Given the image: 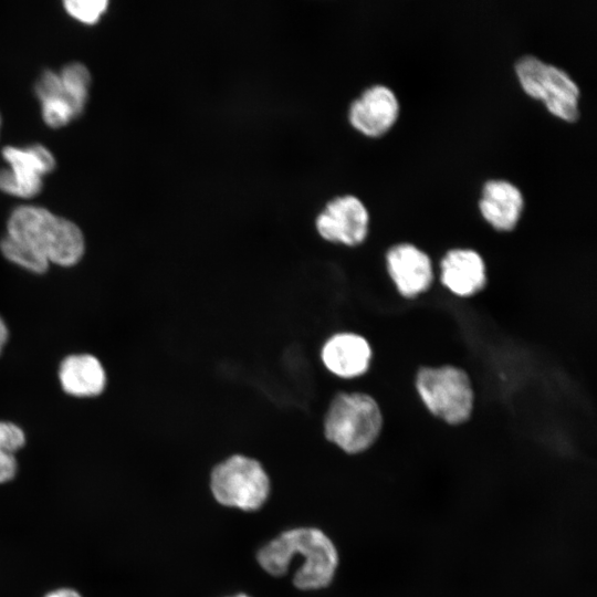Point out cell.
Here are the masks:
<instances>
[{
    "instance_id": "obj_13",
    "label": "cell",
    "mask_w": 597,
    "mask_h": 597,
    "mask_svg": "<svg viewBox=\"0 0 597 597\" xmlns=\"http://www.w3.org/2000/svg\"><path fill=\"white\" fill-rule=\"evenodd\" d=\"M524 207L520 188L506 179H489L482 186L479 209L484 220L499 231H511Z\"/></svg>"
},
{
    "instance_id": "obj_21",
    "label": "cell",
    "mask_w": 597,
    "mask_h": 597,
    "mask_svg": "<svg viewBox=\"0 0 597 597\" xmlns=\"http://www.w3.org/2000/svg\"><path fill=\"white\" fill-rule=\"evenodd\" d=\"M8 338H9L8 326L6 322L3 321V318L0 316V355L8 342Z\"/></svg>"
},
{
    "instance_id": "obj_18",
    "label": "cell",
    "mask_w": 597,
    "mask_h": 597,
    "mask_svg": "<svg viewBox=\"0 0 597 597\" xmlns=\"http://www.w3.org/2000/svg\"><path fill=\"white\" fill-rule=\"evenodd\" d=\"M27 437L17 423L0 420V450L15 453L24 447Z\"/></svg>"
},
{
    "instance_id": "obj_22",
    "label": "cell",
    "mask_w": 597,
    "mask_h": 597,
    "mask_svg": "<svg viewBox=\"0 0 597 597\" xmlns=\"http://www.w3.org/2000/svg\"><path fill=\"white\" fill-rule=\"evenodd\" d=\"M230 597H250V596H248V595H245V594H238V595H235V596H230Z\"/></svg>"
},
{
    "instance_id": "obj_15",
    "label": "cell",
    "mask_w": 597,
    "mask_h": 597,
    "mask_svg": "<svg viewBox=\"0 0 597 597\" xmlns=\"http://www.w3.org/2000/svg\"><path fill=\"white\" fill-rule=\"evenodd\" d=\"M61 83L75 108L82 114L91 84L88 70L81 63L74 62L64 66L59 73Z\"/></svg>"
},
{
    "instance_id": "obj_2",
    "label": "cell",
    "mask_w": 597,
    "mask_h": 597,
    "mask_svg": "<svg viewBox=\"0 0 597 597\" xmlns=\"http://www.w3.org/2000/svg\"><path fill=\"white\" fill-rule=\"evenodd\" d=\"M7 235L46 260L50 265H76L85 252L81 229L72 221L36 206L15 208L7 222Z\"/></svg>"
},
{
    "instance_id": "obj_9",
    "label": "cell",
    "mask_w": 597,
    "mask_h": 597,
    "mask_svg": "<svg viewBox=\"0 0 597 597\" xmlns=\"http://www.w3.org/2000/svg\"><path fill=\"white\" fill-rule=\"evenodd\" d=\"M386 269L398 293L412 298L426 292L433 281L430 256L410 242L391 245L385 255Z\"/></svg>"
},
{
    "instance_id": "obj_6",
    "label": "cell",
    "mask_w": 597,
    "mask_h": 597,
    "mask_svg": "<svg viewBox=\"0 0 597 597\" xmlns=\"http://www.w3.org/2000/svg\"><path fill=\"white\" fill-rule=\"evenodd\" d=\"M514 67L526 94L543 101L547 109L562 119L578 118L579 87L565 70L533 54L519 57Z\"/></svg>"
},
{
    "instance_id": "obj_10",
    "label": "cell",
    "mask_w": 597,
    "mask_h": 597,
    "mask_svg": "<svg viewBox=\"0 0 597 597\" xmlns=\"http://www.w3.org/2000/svg\"><path fill=\"white\" fill-rule=\"evenodd\" d=\"M320 358L328 373L337 378L349 380L368 371L373 348L368 339L358 333L336 332L322 344Z\"/></svg>"
},
{
    "instance_id": "obj_23",
    "label": "cell",
    "mask_w": 597,
    "mask_h": 597,
    "mask_svg": "<svg viewBox=\"0 0 597 597\" xmlns=\"http://www.w3.org/2000/svg\"><path fill=\"white\" fill-rule=\"evenodd\" d=\"M0 125H1V118H0Z\"/></svg>"
},
{
    "instance_id": "obj_11",
    "label": "cell",
    "mask_w": 597,
    "mask_h": 597,
    "mask_svg": "<svg viewBox=\"0 0 597 597\" xmlns=\"http://www.w3.org/2000/svg\"><path fill=\"white\" fill-rule=\"evenodd\" d=\"M399 115V101L385 84L366 87L349 105L348 119L353 127L366 136L386 133Z\"/></svg>"
},
{
    "instance_id": "obj_20",
    "label": "cell",
    "mask_w": 597,
    "mask_h": 597,
    "mask_svg": "<svg viewBox=\"0 0 597 597\" xmlns=\"http://www.w3.org/2000/svg\"><path fill=\"white\" fill-rule=\"evenodd\" d=\"M43 597H82V595L70 587H61L49 591Z\"/></svg>"
},
{
    "instance_id": "obj_17",
    "label": "cell",
    "mask_w": 597,
    "mask_h": 597,
    "mask_svg": "<svg viewBox=\"0 0 597 597\" xmlns=\"http://www.w3.org/2000/svg\"><path fill=\"white\" fill-rule=\"evenodd\" d=\"M108 2L105 0H67L64 2L65 10L74 19L94 24L105 12Z\"/></svg>"
},
{
    "instance_id": "obj_7",
    "label": "cell",
    "mask_w": 597,
    "mask_h": 597,
    "mask_svg": "<svg viewBox=\"0 0 597 597\" xmlns=\"http://www.w3.org/2000/svg\"><path fill=\"white\" fill-rule=\"evenodd\" d=\"M2 156L9 168L0 169V189L11 196L32 198L42 189V178L55 167L51 151L42 145L8 146Z\"/></svg>"
},
{
    "instance_id": "obj_16",
    "label": "cell",
    "mask_w": 597,
    "mask_h": 597,
    "mask_svg": "<svg viewBox=\"0 0 597 597\" xmlns=\"http://www.w3.org/2000/svg\"><path fill=\"white\" fill-rule=\"evenodd\" d=\"M0 251L9 262L28 272L43 274L50 268L46 260L7 234L0 240Z\"/></svg>"
},
{
    "instance_id": "obj_14",
    "label": "cell",
    "mask_w": 597,
    "mask_h": 597,
    "mask_svg": "<svg viewBox=\"0 0 597 597\" xmlns=\"http://www.w3.org/2000/svg\"><path fill=\"white\" fill-rule=\"evenodd\" d=\"M59 381L64 392L76 398L100 396L107 383L102 363L91 354H72L59 366Z\"/></svg>"
},
{
    "instance_id": "obj_12",
    "label": "cell",
    "mask_w": 597,
    "mask_h": 597,
    "mask_svg": "<svg viewBox=\"0 0 597 597\" xmlns=\"http://www.w3.org/2000/svg\"><path fill=\"white\" fill-rule=\"evenodd\" d=\"M440 282L452 294L470 297L486 284V268L481 254L471 248H453L440 261Z\"/></svg>"
},
{
    "instance_id": "obj_8",
    "label": "cell",
    "mask_w": 597,
    "mask_h": 597,
    "mask_svg": "<svg viewBox=\"0 0 597 597\" xmlns=\"http://www.w3.org/2000/svg\"><path fill=\"white\" fill-rule=\"evenodd\" d=\"M315 228L328 242L356 247L368 235L369 212L357 196H337L316 216Z\"/></svg>"
},
{
    "instance_id": "obj_19",
    "label": "cell",
    "mask_w": 597,
    "mask_h": 597,
    "mask_svg": "<svg viewBox=\"0 0 597 597\" xmlns=\"http://www.w3.org/2000/svg\"><path fill=\"white\" fill-rule=\"evenodd\" d=\"M18 472V461L13 453L0 450V484L13 480Z\"/></svg>"
},
{
    "instance_id": "obj_1",
    "label": "cell",
    "mask_w": 597,
    "mask_h": 597,
    "mask_svg": "<svg viewBox=\"0 0 597 597\" xmlns=\"http://www.w3.org/2000/svg\"><path fill=\"white\" fill-rule=\"evenodd\" d=\"M292 554L304 559L293 576L295 587L322 589L333 582L339 556L333 541L323 531L314 527L285 531L262 546L256 559L266 573L280 577L287 573V561Z\"/></svg>"
},
{
    "instance_id": "obj_4",
    "label": "cell",
    "mask_w": 597,
    "mask_h": 597,
    "mask_svg": "<svg viewBox=\"0 0 597 597\" xmlns=\"http://www.w3.org/2000/svg\"><path fill=\"white\" fill-rule=\"evenodd\" d=\"M415 388L426 409L441 421L458 426L470 419L474 389L462 368L454 365L423 366L416 374Z\"/></svg>"
},
{
    "instance_id": "obj_3",
    "label": "cell",
    "mask_w": 597,
    "mask_h": 597,
    "mask_svg": "<svg viewBox=\"0 0 597 597\" xmlns=\"http://www.w3.org/2000/svg\"><path fill=\"white\" fill-rule=\"evenodd\" d=\"M384 416L378 401L363 391H341L329 401L323 418L327 441L347 454H359L379 439Z\"/></svg>"
},
{
    "instance_id": "obj_5",
    "label": "cell",
    "mask_w": 597,
    "mask_h": 597,
    "mask_svg": "<svg viewBox=\"0 0 597 597\" xmlns=\"http://www.w3.org/2000/svg\"><path fill=\"white\" fill-rule=\"evenodd\" d=\"M210 489L220 504L251 512L266 502L271 484L256 459L232 454L212 469Z\"/></svg>"
}]
</instances>
